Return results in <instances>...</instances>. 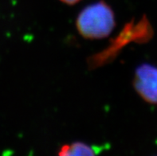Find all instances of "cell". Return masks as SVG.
Listing matches in <instances>:
<instances>
[{
    "mask_svg": "<svg viewBox=\"0 0 157 156\" xmlns=\"http://www.w3.org/2000/svg\"><path fill=\"white\" fill-rule=\"evenodd\" d=\"M60 1L63 2V3L67 4V5H74V4H77L82 0H60Z\"/></svg>",
    "mask_w": 157,
    "mask_h": 156,
    "instance_id": "obj_4",
    "label": "cell"
},
{
    "mask_svg": "<svg viewBox=\"0 0 157 156\" xmlns=\"http://www.w3.org/2000/svg\"><path fill=\"white\" fill-rule=\"evenodd\" d=\"M133 86L144 101L157 105V67L149 64L138 66L135 71Z\"/></svg>",
    "mask_w": 157,
    "mask_h": 156,
    "instance_id": "obj_2",
    "label": "cell"
},
{
    "mask_svg": "<svg viewBox=\"0 0 157 156\" xmlns=\"http://www.w3.org/2000/svg\"><path fill=\"white\" fill-rule=\"evenodd\" d=\"M116 26V18L111 6L98 1L83 8L76 19L78 33L87 39H103L110 35Z\"/></svg>",
    "mask_w": 157,
    "mask_h": 156,
    "instance_id": "obj_1",
    "label": "cell"
},
{
    "mask_svg": "<svg viewBox=\"0 0 157 156\" xmlns=\"http://www.w3.org/2000/svg\"><path fill=\"white\" fill-rule=\"evenodd\" d=\"M97 154L96 149L82 142L72 143L71 144H65L61 147L58 154L61 156L94 155Z\"/></svg>",
    "mask_w": 157,
    "mask_h": 156,
    "instance_id": "obj_3",
    "label": "cell"
}]
</instances>
